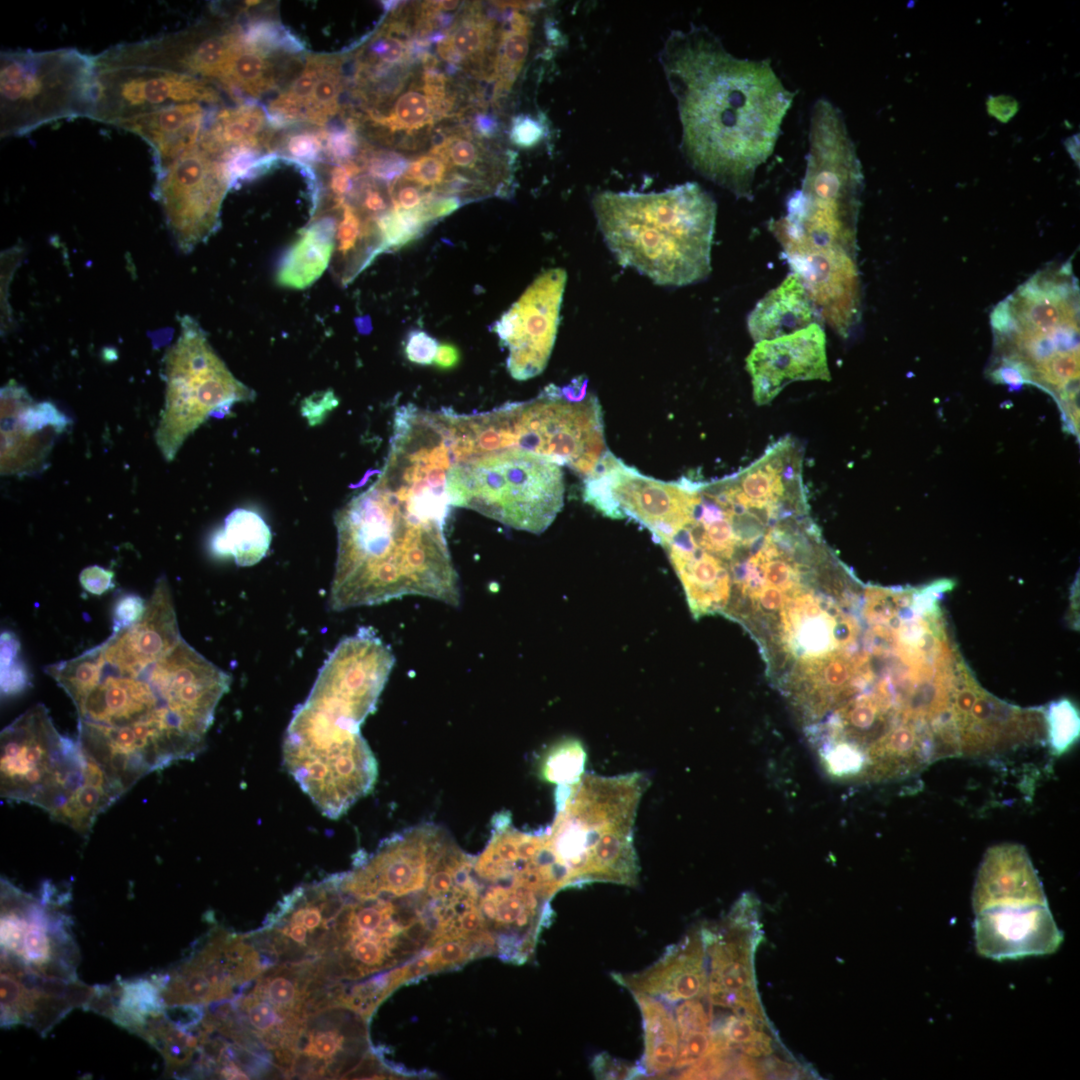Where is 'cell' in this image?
Here are the masks:
<instances>
[{"instance_id":"8992f818","label":"cell","mask_w":1080,"mask_h":1080,"mask_svg":"<svg viewBox=\"0 0 1080 1080\" xmlns=\"http://www.w3.org/2000/svg\"><path fill=\"white\" fill-rule=\"evenodd\" d=\"M592 207L621 266L663 286L689 285L709 275L717 207L699 184L651 193L604 191Z\"/></svg>"},{"instance_id":"bcb514c9","label":"cell","mask_w":1080,"mask_h":1080,"mask_svg":"<svg viewBox=\"0 0 1080 1080\" xmlns=\"http://www.w3.org/2000/svg\"><path fill=\"white\" fill-rule=\"evenodd\" d=\"M447 164L438 156L430 153L410 162L403 178L424 187H431L436 192L446 180Z\"/></svg>"},{"instance_id":"5b68a950","label":"cell","mask_w":1080,"mask_h":1080,"mask_svg":"<svg viewBox=\"0 0 1080 1080\" xmlns=\"http://www.w3.org/2000/svg\"><path fill=\"white\" fill-rule=\"evenodd\" d=\"M863 176L840 110L818 99L811 110L806 170L786 214L769 229L800 277L842 275L857 264Z\"/></svg>"},{"instance_id":"d590c367","label":"cell","mask_w":1080,"mask_h":1080,"mask_svg":"<svg viewBox=\"0 0 1080 1080\" xmlns=\"http://www.w3.org/2000/svg\"><path fill=\"white\" fill-rule=\"evenodd\" d=\"M342 65L341 57L323 55L319 77L305 110V121L321 126L339 111Z\"/></svg>"},{"instance_id":"4dcf8cb0","label":"cell","mask_w":1080,"mask_h":1080,"mask_svg":"<svg viewBox=\"0 0 1080 1080\" xmlns=\"http://www.w3.org/2000/svg\"><path fill=\"white\" fill-rule=\"evenodd\" d=\"M644 1026V1055L638 1065L643 1076H663L675 1065L679 1033L671 1004L644 994H633Z\"/></svg>"},{"instance_id":"6f0895ef","label":"cell","mask_w":1080,"mask_h":1080,"mask_svg":"<svg viewBox=\"0 0 1080 1080\" xmlns=\"http://www.w3.org/2000/svg\"><path fill=\"white\" fill-rule=\"evenodd\" d=\"M461 360V353L458 347L452 343L444 342L439 344L436 356L433 361V365L440 370L454 369Z\"/></svg>"},{"instance_id":"ee69618b","label":"cell","mask_w":1080,"mask_h":1080,"mask_svg":"<svg viewBox=\"0 0 1080 1080\" xmlns=\"http://www.w3.org/2000/svg\"><path fill=\"white\" fill-rule=\"evenodd\" d=\"M20 644L11 632L1 634V691L12 695L23 691L29 684L26 668L17 659Z\"/></svg>"},{"instance_id":"60d3db41","label":"cell","mask_w":1080,"mask_h":1080,"mask_svg":"<svg viewBox=\"0 0 1080 1080\" xmlns=\"http://www.w3.org/2000/svg\"><path fill=\"white\" fill-rule=\"evenodd\" d=\"M763 1024L740 1015L728 1016L717 1032H713L730 1048L737 1047L750 1057L766 1056L772 1052L771 1037L761 1026Z\"/></svg>"},{"instance_id":"680465c9","label":"cell","mask_w":1080,"mask_h":1080,"mask_svg":"<svg viewBox=\"0 0 1080 1080\" xmlns=\"http://www.w3.org/2000/svg\"><path fill=\"white\" fill-rule=\"evenodd\" d=\"M473 132L483 138H493L498 132L499 123L494 115L484 112L476 113L472 120Z\"/></svg>"},{"instance_id":"cb8c5ba5","label":"cell","mask_w":1080,"mask_h":1080,"mask_svg":"<svg viewBox=\"0 0 1080 1080\" xmlns=\"http://www.w3.org/2000/svg\"><path fill=\"white\" fill-rule=\"evenodd\" d=\"M977 952L994 960L1052 954L1063 942L1048 904L1008 907L975 914Z\"/></svg>"},{"instance_id":"f35d334b","label":"cell","mask_w":1080,"mask_h":1080,"mask_svg":"<svg viewBox=\"0 0 1080 1080\" xmlns=\"http://www.w3.org/2000/svg\"><path fill=\"white\" fill-rule=\"evenodd\" d=\"M585 760L583 745L576 739H565L547 751L540 772L543 779L558 786L571 785L583 776Z\"/></svg>"},{"instance_id":"8fae6325","label":"cell","mask_w":1080,"mask_h":1080,"mask_svg":"<svg viewBox=\"0 0 1080 1080\" xmlns=\"http://www.w3.org/2000/svg\"><path fill=\"white\" fill-rule=\"evenodd\" d=\"M329 880L334 906L328 953L322 962L338 983L402 962L424 945L431 922L440 921L426 890L406 896L382 891L355 894L340 885L336 874Z\"/></svg>"},{"instance_id":"7c38bea8","label":"cell","mask_w":1080,"mask_h":1080,"mask_svg":"<svg viewBox=\"0 0 1080 1080\" xmlns=\"http://www.w3.org/2000/svg\"><path fill=\"white\" fill-rule=\"evenodd\" d=\"M562 466L544 456L504 449L455 462L446 477L452 506L477 511L508 527L545 531L564 504Z\"/></svg>"},{"instance_id":"7bdbcfd3","label":"cell","mask_w":1080,"mask_h":1080,"mask_svg":"<svg viewBox=\"0 0 1080 1080\" xmlns=\"http://www.w3.org/2000/svg\"><path fill=\"white\" fill-rule=\"evenodd\" d=\"M1046 732L1055 754L1065 752L1079 735V714L1068 700L1061 699L1050 704L1044 713Z\"/></svg>"},{"instance_id":"db71d44e","label":"cell","mask_w":1080,"mask_h":1080,"mask_svg":"<svg viewBox=\"0 0 1080 1080\" xmlns=\"http://www.w3.org/2000/svg\"><path fill=\"white\" fill-rule=\"evenodd\" d=\"M542 135L543 129L534 119L519 116L513 120L510 139L515 145L523 148L531 147L541 139Z\"/></svg>"},{"instance_id":"ab89813d","label":"cell","mask_w":1080,"mask_h":1080,"mask_svg":"<svg viewBox=\"0 0 1080 1080\" xmlns=\"http://www.w3.org/2000/svg\"><path fill=\"white\" fill-rule=\"evenodd\" d=\"M241 38L244 46L270 56L275 53L297 54L305 49L301 39L276 20L250 21L245 28H241Z\"/></svg>"},{"instance_id":"816d5d0a","label":"cell","mask_w":1080,"mask_h":1080,"mask_svg":"<svg viewBox=\"0 0 1080 1080\" xmlns=\"http://www.w3.org/2000/svg\"><path fill=\"white\" fill-rule=\"evenodd\" d=\"M146 609L143 599L136 594L121 597L115 605L113 614V632H119L137 623Z\"/></svg>"},{"instance_id":"8d00e7d4","label":"cell","mask_w":1080,"mask_h":1080,"mask_svg":"<svg viewBox=\"0 0 1080 1080\" xmlns=\"http://www.w3.org/2000/svg\"><path fill=\"white\" fill-rule=\"evenodd\" d=\"M164 1011V1001L157 987L140 979L121 985V996L112 1018L126 1028L139 1029L148 1016L155 1017Z\"/></svg>"},{"instance_id":"ffe728a7","label":"cell","mask_w":1080,"mask_h":1080,"mask_svg":"<svg viewBox=\"0 0 1080 1080\" xmlns=\"http://www.w3.org/2000/svg\"><path fill=\"white\" fill-rule=\"evenodd\" d=\"M1 473L40 472L69 418L50 402H35L11 381L1 388Z\"/></svg>"},{"instance_id":"5bb4252c","label":"cell","mask_w":1080,"mask_h":1080,"mask_svg":"<svg viewBox=\"0 0 1080 1080\" xmlns=\"http://www.w3.org/2000/svg\"><path fill=\"white\" fill-rule=\"evenodd\" d=\"M165 402L155 432L163 458L170 462L184 442L211 416L224 415L255 392L239 381L189 316L164 356Z\"/></svg>"},{"instance_id":"7402d4cb","label":"cell","mask_w":1080,"mask_h":1080,"mask_svg":"<svg viewBox=\"0 0 1080 1080\" xmlns=\"http://www.w3.org/2000/svg\"><path fill=\"white\" fill-rule=\"evenodd\" d=\"M730 930L701 932L709 958L707 994L712 1004L731 1008L735 1014L766 1022L755 985L753 943L744 927L748 918L734 912Z\"/></svg>"},{"instance_id":"83f0119b","label":"cell","mask_w":1080,"mask_h":1080,"mask_svg":"<svg viewBox=\"0 0 1080 1080\" xmlns=\"http://www.w3.org/2000/svg\"><path fill=\"white\" fill-rule=\"evenodd\" d=\"M820 316L799 277L791 273L769 291L748 315L755 343L771 340L820 323Z\"/></svg>"},{"instance_id":"277c9868","label":"cell","mask_w":1080,"mask_h":1080,"mask_svg":"<svg viewBox=\"0 0 1080 1080\" xmlns=\"http://www.w3.org/2000/svg\"><path fill=\"white\" fill-rule=\"evenodd\" d=\"M45 672L76 708L80 745L125 792L204 749V716L180 685L150 665L136 675L116 673L91 648Z\"/></svg>"},{"instance_id":"836d02e7","label":"cell","mask_w":1080,"mask_h":1080,"mask_svg":"<svg viewBox=\"0 0 1080 1080\" xmlns=\"http://www.w3.org/2000/svg\"><path fill=\"white\" fill-rule=\"evenodd\" d=\"M269 57L242 43L218 86L239 104L246 102L244 94L253 99L276 89L274 66Z\"/></svg>"},{"instance_id":"e0dca14e","label":"cell","mask_w":1080,"mask_h":1080,"mask_svg":"<svg viewBox=\"0 0 1080 1080\" xmlns=\"http://www.w3.org/2000/svg\"><path fill=\"white\" fill-rule=\"evenodd\" d=\"M92 120L116 126L120 121L178 103H221L219 90L189 74L143 66L98 67Z\"/></svg>"},{"instance_id":"7dc6e473","label":"cell","mask_w":1080,"mask_h":1080,"mask_svg":"<svg viewBox=\"0 0 1080 1080\" xmlns=\"http://www.w3.org/2000/svg\"><path fill=\"white\" fill-rule=\"evenodd\" d=\"M365 159L370 177L388 184L400 178L410 164L403 155L389 150L365 152Z\"/></svg>"},{"instance_id":"7a4b0ae2","label":"cell","mask_w":1080,"mask_h":1080,"mask_svg":"<svg viewBox=\"0 0 1080 1080\" xmlns=\"http://www.w3.org/2000/svg\"><path fill=\"white\" fill-rule=\"evenodd\" d=\"M660 61L677 100L688 163L751 198L756 170L772 154L794 94L768 59L737 58L704 27L672 32Z\"/></svg>"},{"instance_id":"484cf974","label":"cell","mask_w":1080,"mask_h":1080,"mask_svg":"<svg viewBox=\"0 0 1080 1080\" xmlns=\"http://www.w3.org/2000/svg\"><path fill=\"white\" fill-rule=\"evenodd\" d=\"M613 977L632 994L648 995L669 1004L703 997L707 994L708 968L701 932L687 935L669 947L647 969Z\"/></svg>"},{"instance_id":"9a60e30c","label":"cell","mask_w":1080,"mask_h":1080,"mask_svg":"<svg viewBox=\"0 0 1080 1080\" xmlns=\"http://www.w3.org/2000/svg\"><path fill=\"white\" fill-rule=\"evenodd\" d=\"M583 497L607 517L638 522L664 546L688 519L691 479L665 482L645 476L608 450L585 477Z\"/></svg>"},{"instance_id":"f1b7e54d","label":"cell","mask_w":1080,"mask_h":1080,"mask_svg":"<svg viewBox=\"0 0 1080 1080\" xmlns=\"http://www.w3.org/2000/svg\"><path fill=\"white\" fill-rule=\"evenodd\" d=\"M335 234L336 220L332 216L311 218L310 224L299 231L281 258L276 273L277 284L292 289H304L313 284L331 264Z\"/></svg>"},{"instance_id":"f6af8a7d","label":"cell","mask_w":1080,"mask_h":1080,"mask_svg":"<svg viewBox=\"0 0 1080 1080\" xmlns=\"http://www.w3.org/2000/svg\"><path fill=\"white\" fill-rule=\"evenodd\" d=\"M357 125L355 119L349 118L342 127L325 131L324 150L334 162L343 164L357 159L360 147Z\"/></svg>"},{"instance_id":"d6986e66","label":"cell","mask_w":1080,"mask_h":1080,"mask_svg":"<svg viewBox=\"0 0 1080 1080\" xmlns=\"http://www.w3.org/2000/svg\"><path fill=\"white\" fill-rule=\"evenodd\" d=\"M367 1034L356 1012L328 1006L305 1020L290 1051L287 1078L335 1079L366 1066Z\"/></svg>"},{"instance_id":"4fadbf2b","label":"cell","mask_w":1080,"mask_h":1080,"mask_svg":"<svg viewBox=\"0 0 1080 1080\" xmlns=\"http://www.w3.org/2000/svg\"><path fill=\"white\" fill-rule=\"evenodd\" d=\"M96 98L95 56L75 48L1 53V137L23 136L61 119H92Z\"/></svg>"},{"instance_id":"3957f363","label":"cell","mask_w":1080,"mask_h":1080,"mask_svg":"<svg viewBox=\"0 0 1080 1080\" xmlns=\"http://www.w3.org/2000/svg\"><path fill=\"white\" fill-rule=\"evenodd\" d=\"M394 663L391 648L361 627L331 652L287 726L285 768L328 818L342 816L375 784L376 759L360 726L375 709Z\"/></svg>"},{"instance_id":"4316f807","label":"cell","mask_w":1080,"mask_h":1080,"mask_svg":"<svg viewBox=\"0 0 1080 1080\" xmlns=\"http://www.w3.org/2000/svg\"><path fill=\"white\" fill-rule=\"evenodd\" d=\"M212 108L198 102L171 104L122 120L116 127L150 146L156 175L198 145Z\"/></svg>"},{"instance_id":"9f6ffc18","label":"cell","mask_w":1080,"mask_h":1080,"mask_svg":"<svg viewBox=\"0 0 1080 1080\" xmlns=\"http://www.w3.org/2000/svg\"><path fill=\"white\" fill-rule=\"evenodd\" d=\"M317 395V394H316ZM337 400L334 397L332 391L323 393L321 396L318 394L316 398L310 397L303 403L302 413L308 418L311 425L319 423L324 414L336 406Z\"/></svg>"},{"instance_id":"ba28073f","label":"cell","mask_w":1080,"mask_h":1080,"mask_svg":"<svg viewBox=\"0 0 1080 1080\" xmlns=\"http://www.w3.org/2000/svg\"><path fill=\"white\" fill-rule=\"evenodd\" d=\"M648 786L643 773L582 776L556 790V816L545 830L548 843L572 886L611 882L633 886L639 864L633 830Z\"/></svg>"},{"instance_id":"6da1fadb","label":"cell","mask_w":1080,"mask_h":1080,"mask_svg":"<svg viewBox=\"0 0 1080 1080\" xmlns=\"http://www.w3.org/2000/svg\"><path fill=\"white\" fill-rule=\"evenodd\" d=\"M446 477L387 455L377 479L334 515L337 558L329 608L420 595L458 606L459 577L445 527Z\"/></svg>"},{"instance_id":"44dd1931","label":"cell","mask_w":1080,"mask_h":1080,"mask_svg":"<svg viewBox=\"0 0 1080 1080\" xmlns=\"http://www.w3.org/2000/svg\"><path fill=\"white\" fill-rule=\"evenodd\" d=\"M756 404L770 403L791 382L831 379L821 323L755 343L746 358Z\"/></svg>"},{"instance_id":"ac0fdd59","label":"cell","mask_w":1080,"mask_h":1080,"mask_svg":"<svg viewBox=\"0 0 1080 1080\" xmlns=\"http://www.w3.org/2000/svg\"><path fill=\"white\" fill-rule=\"evenodd\" d=\"M566 280L563 269L542 273L495 322L494 332L508 348L506 365L514 379H531L545 369L557 334Z\"/></svg>"},{"instance_id":"2e32d148","label":"cell","mask_w":1080,"mask_h":1080,"mask_svg":"<svg viewBox=\"0 0 1080 1080\" xmlns=\"http://www.w3.org/2000/svg\"><path fill=\"white\" fill-rule=\"evenodd\" d=\"M231 187L225 163L198 145L155 175L154 197L181 251L190 252L219 228Z\"/></svg>"},{"instance_id":"681fc988","label":"cell","mask_w":1080,"mask_h":1080,"mask_svg":"<svg viewBox=\"0 0 1080 1080\" xmlns=\"http://www.w3.org/2000/svg\"><path fill=\"white\" fill-rule=\"evenodd\" d=\"M325 131L317 133H299L289 136L286 150L291 159L306 163L315 162L324 150Z\"/></svg>"},{"instance_id":"52a82bcc","label":"cell","mask_w":1080,"mask_h":1080,"mask_svg":"<svg viewBox=\"0 0 1080 1080\" xmlns=\"http://www.w3.org/2000/svg\"><path fill=\"white\" fill-rule=\"evenodd\" d=\"M0 777L2 797L36 805L82 836L125 793L42 704L2 730Z\"/></svg>"},{"instance_id":"d6a6232c","label":"cell","mask_w":1080,"mask_h":1080,"mask_svg":"<svg viewBox=\"0 0 1080 1080\" xmlns=\"http://www.w3.org/2000/svg\"><path fill=\"white\" fill-rule=\"evenodd\" d=\"M495 37V24L472 4L455 20L446 38L438 44V53L455 65L482 64Z\"/></svg>"},{"instance_id":"30bf717a","label":"cell","mask_w":1080,"mask_h":1080,"mask_svg":"<svg viewBox=\"0 0 1080 1080\" xmlns=\"http://www.w3.org/2000/svg\"><path fill=\"white\" fill-rule=\"evenodd\" d=\"M488 452L529 451L586 477L608 451L602 410L584 376L550 384L533 400L479 413Z\"/></svg>"},{"instance_id":"9c48e42d","label":"cell","mask_w":1080,"mask_h":1080,"mask_svg":"<svg viewBox=\"0 0 1080 1080\" xmlns=\"http://www.w3.org/2000/svg\"><path fill=\"white\" fill-rule=\"evenodd\" d=\"M996 381L1038 383L1053 361L1079 354V286L1070 261L1038 270L990 316Z\"/></svg>"},{"instance_id":"f5cc1de1","label":"cell","mask_w":1080,"mask_h":1080,"mask_svg":"<svg viewBox=\"0 0 1080 1080\" xmlns=\"http://www.w3.org/2000/svg\"><path fill=\"white\" fill-rule=\"evenodd\" d=\"M592 1067L594 1074L603 1079L632 1078L640 1075L638 1066H627L604 1053L595 1057Z\"/></svg>"},{"instance_id":"d4e9b609","label":"cell","mask_w":1080,"mask_h":1080,"mask_svg":"<svg viewBox=\"0 0 1080 1080\" xmlns=\"http://www.w3.org/2000/svg\"><path fill=\"white\" fill-rule=\"evenodd\" d=\"M1041 904L1048 902L1026 850L1017 844L990 848L980 865L973 888L974 913Z\"/></svg>"},{"instance_id":"c3c4849f","label":"cell","mask_w":1080,"mask_h":1080,"mask_svg":"<svg viewBox=\"0 0 1080 1080\" xmlns=\"http://www.w3.org/2000/svg\"><path fill=\"white\" fill-rule=\"evenodd\" d=\"M322 59L323 55L308 56L301 74L285 91L302 107L304 111V121L305 110L309 104L313 89L319 77Z\"/></svg>"},{"instance_id":"11a10c76","label":"cell","mask_w":1080,"mask_h":1080,"mask_svg":"<svg viewBox=\"0 0 1080 1080\" xmlns=\"http://www.w3.org/2000/svg\"><path fill=\"white\" fill-rule=\"evenodd\" d=\"M113 576L114 573L111 570L93 565L81 571L79 581L86 591L100 595L114 586Z\"/></svg>"},{"instance_id":"74e56055","label":"cell","mask_w":1080,"mask_h":1080,"mask_svg":"<svg viewBox=\"0 0 1080 1080\" xmlns=\"http://www.w3.org/2000/svg\"><path fill=\"white\" fill-rule=\"evenodd\" d=\"M430 153L440 157L448 168L459 170V173L463 171L476 176L486 175L482 171L486 158L485 149L473 138L468 128L450 132L434 144Z\"/></svg>"},{"instance_id":"b9f144b4","label":"cell","mask_w":1080,"mask_h":1080,"mask_svg":"<svg viewBox=\"0 0 1080 1080\" xmlns=\"http://www.w3.org/2000/svg\"><path fill=\"white\" fill-rule=\"evenodd\" d=\"M428 224L419 208L410 211L390 209L376 220L384 252L414 241Z\"/></svg>"},{"instance_id":"e575fe53","label":"cell","mask_w":1080,"mask_h":1080,"mask_svg":"<svg viewBox=\"0 0 1080 1080\" xmlns=\"http://www.w3.org/2000/svg\"><path fill=\"white\" fill-rule=\"evenodd\" d=\"M368 118L391 133L404 132L408 136L431 127L437 121L432 101L422 88H410L400 94L388 114L369 110Z\"/></svg>"},{"instance_id":"603a6c76","label":"cell","mask_w":1080,"mask_h":1080,"mask_svg":"<svg viewBox=\"0 0 1080 1080\" xmlns=\"http://www.w3.org/2000/svg\"><path fill=\"white\" fill-rule=\"evenodd\" d=\"M181 638L169 583L161 577L141 619L113 632L93 649L104 668L136 675L165 655Z\"/></svg>"},{"instance_id":"f907efd6","label":"cell","mask_w":1080,"mask_h":1080,"mask_svg":"<svg viewBox=\"0 0 1080 1080\" xmlns=\"http://www.w3.org/2000/svg\"><path fill=\"white\" fill-rule=\"evenodd\" d=\"M438 341L423 330H411L404 343L406 358L415 364L430 365L433 363L438 349Z\"/></svg>"},{"instance_id":"f546056e","label":"cell","mask_w":1080,"mask_h":1080,"mask_svg":"<svg viewBox=\"0 0 1080 1080\" xmlns=\"http://www.w3.org/2000/svg\"><path fill=\"white\" fill-rule=\"evenodd\" d=\"M267 123L266 109L253 99L235 108H212L198 146L217 159L234 148L261 150L270 141Z\"/></svg>"},{"instance_id":"1f68e13d","label":"cell","mask_w":1080,"mask_h":1080,"mask_svg":"<svg viewBox=\"0 0 1080 1080\" xmlns=\"http://www.w3.org/2000/svg\"><path fill=\"white\" fill-rule=\"evenodd\" d=\"M271 539L270 527L258 513L237 508L213 535L211 549L220 557L231 556L238 566L249 567L266 556Z\"/></svg>"}]
</instances>
